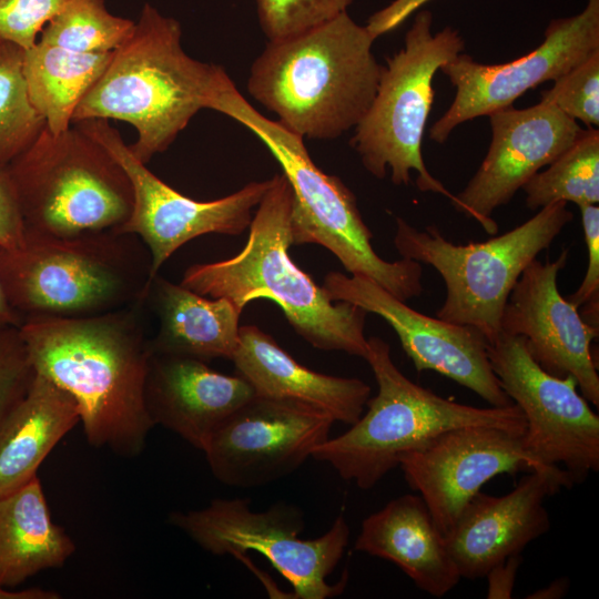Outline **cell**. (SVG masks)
<instances>
[{
    "mask_svg": "<svg viewBox=\"0 0 599 599\" xmlns=\"http://www.w3.org/2000/svg\"><path fill=\"white\" fill-rule=\"evenodd\" d=\"M488 116L493 132L488 152L451 204L486 233L496 235L498 224L493 212L509 203L541 167L562 154L582 129L555 105L541 101L527 109L504 108Z\"/></svg>",
    "mask_w": 599,
    "mask_h": 599,
    "instance_id": "ac0fdd59",
    "label": "cell"
},
{
    "mask_svg": "<svg viewBox=\"0 0 599 599\" xmlns=\"http://www.w3.org/2000/svg\"><path fill=\"white\" fill-rule=\"evenodd\" d=\"M209 109L223 113L252 131L270 150L293 190V245L318 244L338 258L352 275L365 276L406 302L423 292L419 262L383 260L372 244L355 194L335 175L312 160L304 139L278 121L256 111L230 79L212 98Z\"/></svg>",
    "mask_w": 599,
    "mask_h": 599,
    "instance_id": "8992f818",
    "label": "cell"
},
{
    "mask_svg": "<svg viewBox=\"0 0 599 599\" xmlns=\"http://www.w3.org/2000/svg\"><path fill=\"white\" fill-rule=\"evenodd\" d=\"M569 257L534 260L521 273L505 305L500 333L521 336L532 359L558 377L572 376L581 395L599 406V375L590 345L599 327L586 323L558 288V275Z\"/></svg>",
    "mask_w": 599,
    "mask_h": 599,
    "instance_id": "d6986e66",
    "label": "cell"
},
{
    "mask_svg": "<svg viewBox=\"0 0 599 599\" xmlns=\"http://www.w3.org/2000/svg\"><path fill=\"white\" fill-rule=\"evenodd\" d=\"M148 297L159 318L158 334L150 342L152 353L203 362L233 358L240 342L242 312L234 302L209 298L158 274L149 284Z\"/></svg>",
    "mask_w": 599,
    "mask_h": 599,
    "instance_id": "cb8c5ba5",
    "label": "cell"
},
{
    "mask_svg": "<svg viewBox=\"0 0 599 599\" xmlns=\"http://www.w3.org/2000/svg\"><path fill=\"white\" fill-rule=\"evenodd\" d=\"M598 51L599 0H588L578 14L550 21L542 43L510 62L483 64L457 54L440 68L456 95L433 124L430 140L444 143L459 124L511 106L527 90L555 81Z\"/></svg>",
    "mask_w": 599,
    "mask_h": 599,
    "instance_id": "5bb4252c",
    "label": "cell"
},
{
    "mask_svg": "<svg viewBox=\"0 0 599 599\" xmlns=\"http://www.w3.org/2000/svg\"><path fill=\"white\" fill-rule=\"evenodd\" d=\"M23 54L21 47L0 40V170H6L47 128L28 94Z\"/></svg>",
    "mask_w": 599,
    "mask_h": 599,
    "instance_id": "f546056e",
    "label": "cell"
},
{
    "mask_svg": "<svg viewBox=\"0 0 599 599\" xmlns=\"http://www.w3.org/2000/svg\"><path fill=\"white\" fill-rule=\"evenodd\" d=\"M74 551L73 540L51 518L38 476L0 496V586L17 587L60 568Z\"/></svg>",
    "mask_w": 599,
    "mask_h": 599,
    "instance_id": "484cf974",
    "label": "cell"
},
{
    "mask_svg": "<svg viewBox=\"0 0 599 599\" xmlns=\"http://www.w3.org/2000/svg\"><path fill=\"white\" fill-rule=\"evenodd\" d=\"M255 395L240 375H224L205 362L152 353L145 404L160 425L203 450L219 426Z\"/></svg>",
    "mask_w": 599,
    "mask_h": 599,
    "instance_id": "44dd1931",
    "label": "cell"
},
{
    "mask_svg": "<svg viewBox=\"0 0 599 599\" xmlns=\"http://www.w3.org/2000/svg\"><path fill=\"white\" fill-rule=\"evenodd\" d=\"M250 504L245 498H215L202 509L174 511L169 521L212 555L261 554L291 583L295 598L326 599L344 591L347 571L336 585L326 582L348 545L349 527L342 514L318 538L302 539L304 519L297 507L278 502L253 511Z\"/></svg>",
    "mask_w": 599,
    "mask_h": 599,
    "instance_id": "8fae6325",
    "label": "cell"
},
{
    "mask_svg": "<svg viewBox=\"0 0 599 599\" xmlns=\"http://www.w3.org/2000/svg\"><path fill=\"white\" fill-rule=\"evenodd\" d=\"M494 374L526 419L524 449L541 465L562 466L573 485L599 470V417L572 376L558 377L530 356L521 336L487 345Z\"/></svg>",
    "mask_w": 599,
    "mask_h": 599,
    "instance_id": "7c38bea8",
    "label": "cell"
},
{
    "mask_svg": "<svg viewBox=\"0 0 599 599\" xmlns=\"http://www.w3.org/2000/svg\"><path fill=\"white\" fill-rule=\"evenodd\" d=\"M526 205L541 209L556 202L576 205L599 202V131L582 130L577 140L548 169L537 172L524 186Z\"/></svg>",
    "mask_w": 599,
    "mask_h": 599,
    "instance_id": "83f0119b",
    "label": "cell"
},
{
    "mask_svg": "<svg viewBox=\"0 0 599 599\" xmlns=\"http://www.w3.org/2000/svg\"><path fill=\"white\" fill-rule=\"evenodd\" d=\"M181 37L177 20L144 3L132 33L112 52L72 123L87 119L130 123L136 140L129 148L144 164L165 151L231 79L222 67L190 57Z\"/></svg>",
    "mask_w": 599,
    "mask_h": 599,
    "instance_id": "7a4b0ae2",
    "label": "cell"
},
{
    "mask_svg": "<svg viewBox=\"0 0 599 599\" xmlns=\"http://www.w3.org/2000/svg\"><path fill=\"white\" fill-rule=\"evenodd\" d=\"M322 287L333 302L354 304L385 319L417 372H436L490 406L514 404L493 372L487 339L478 329L425 315L365 276L329 272Z\"/></svg>",
    "mask_w": 599,
    "mask_h": 599,
    "instance_id": "2e32d148",
    "label": "cell"
},
{
    "mask_svg": "<svg viewBox=\"0 0 599 599\" xmlns=\"http://www.w3.org/2000/svg\"><path fill=\"white\" fill-rule=\"evenodd\" d=\"M19 329L35 373L75 400L88 443L140 455L154 427L145 404L152 349L134 313L29 318Z\"/></svg>",
    "mask_w": 599,
    "mask_h": 599,
    "instance_id": "6da1fadb",
    "label": "cell"
},
{
    "mask_svg": "<svg viewBox=\"0 0 599 599\" xmlns=\"http://www.w3.org/2000/svg\"><path fill=\"white\" fill-rule=\"evenodd\" d=\"M572 219L567 203L556 202L501 235L454 244L436 225L418 230L396 217L394 245L402 257L428 264L443 277L446 297L436 317L471 326L491 343L521 273Z\"/></svg>",
    "mask_w": 599,
    "mask_h": 599,
    "instance_id": "9c48e42d",
    "label": "cell"
},
{
    "mask_svg": "<svg viewBox=\"0 0 599 599\" xmlns=\"http://www.w3.org/2000/svg\"><path fill=\"white\" fill-rule=\"evenodd\" d=\"M430 0H394L372 14L366 28L374 39L398 28L410 14Z\"/></svg>",
    "mask_w": 599,
    "mask_h": 599,
    "instance_id": "8d00e7d4",
    "label": "cell"
},
{
    "mask_svg": "<svg viewBox=\"0 0 599 599\" xmlns=\"http://www.w3.org/2000/svg\"><path fill=\"white\" fill-rule=\"evenodd\" d=\"M376 39L347 12L300 34L268 41L252 64L250 94L294 134L334 140L368 111L383 65Z\"/></svg>",
    "mask_w": 599,
    "mask_h": 599,
    "instance_id": "3957f363",
    "label": "cell"
},
{
    "mask_svg": "<svg viewBox=\"0 0 599 599\" xmlns=\"http://www.w3.org/2000/svg\"><path fill=\"white\" fill-rule=\"evenodd\" d=\"M26 240V227L13 184L0 170V247L13 248Z\"/></svg>",
    "mask_w": 599,
    "mask_h": 599,
    "instance_id": "d590c367",
    "label": "cell"
},
{
    "mask_svg": "<svg viewBox=\"0 0 599 599\" xmlns=\"http://www.w3.org/2000/svg\"><path fill=\"white\" fill-rule=\"evenodd\" d=\"M521 436L498 427L464 426L398 456L406 483L423 498L443 536L494 477L548 466L524 449Z\"/></svg>",
    "mask_w": 599,
    "mask_h": 599,
    "instance_id": "e0dca14e",
    "label": "cell"
},
{
    "mask_svg": "<svg viewBox=\"0 0 599 599\" xmlns=\"http://www.w3.org/2000/svg\"><path fill=\"white\" fill-rule=\"evenodd\" d=\"M354 0H255L268 41L290 38L347 12Z\"/></svg>",
    "mask_w": 599,
    "mask_h": 599,
    "instance_id": "4dcf8cb0",
    "label": "cell"
},
{
    "mask_svg": "<svg viewBox=\"0 0 599 599\" xmlns=\"http://www.w3.org/2000/svg\"><path fill=\"white\" fill-rule=\"evenodd\" d=\"M134 24L112 14L104 0H69L45 24L38 41L79 53H109L130 37Z\"/></svg>",
    "mask_w": 599,
    "mask_h": 599,
    "instance_id": "f1b7e54d",
    "label": "cell"
},
{
    "mask_svg": "<svg viewBox=\"0 0 599 599\" xmlns=\"http://www.w3.org/2000/svg\"><path fill=\"white\" fill-rule=\"evenodd\" d=\"M59 593L41 588H31L11 591L9 588L0 586V599H58Z\"/></svg>",
    "mask_w": 599,
    "mask_h": 599,
    "instance_id": "ab89813d",
    "label": "cell"
},
{
    "mask_svg": "<svg viewBox=\"0 0 599 599\" xmlns=\"http://www.w3.org/2000/svg\"><path fill=\"white\" fill-rule=\"evenodd\" d=\"M573 483L559 466L528 471L506 495L478 491L444 536L461 578L476 580L550 528L545 501Z\"/></svg>",
    "mask_w": 599,
    "mask_h": 599,
    "instance_id": "ffe728a7",
    "label": "cell"
},
{
    "mask_svg": "<svg viewBox=\"0 0 599 599\" xmlns=\"http://www.w3.org/2000/svg\"><path fill=\"white\" fill-rule=\"evenodd\" d=\"M333 423L311 405L254 395L219 426L202 451L219 481L260 487L302 466L329 438Z\"/></svg>",
    "mask_w": 599,
    "mask_h": 599,
    "instance_id": "9a60e30c",
    "label": "cell"
},
{
    "mask_svg": "<svg viewBox=\"0 0 599 599\" xmlns=\"http://www.w3.org/2000/svg\"><path fill=\"white\" fill-rule=\"evenodd\" d=\"M23 319L20 314L10 305L1 285H0V327L20 326Z\"/></svg>",
    "mask_w": 599,
    "mask_h": 599,
    "instance_id": "60d3db41",
    "label": "cell"
},
{
    "mask_svg": "<svg viewBox=\"0 0 599 599\" xmlns=\"http://www.w3.org/2000/svg\"><path fill=\"white\" fill-rule=\"evenodd\" d=\"M35 370L18 326L0 327V424L24 397Z\"/></svg>",
    "mask_w": 599,
    "mask_h": 599,
    "instance_id": "d6a6232c",
    "label": "cell"
},
{
    "mask_svg": "<svg viewBox=\"0 0 599 599\" xmlns=\"http://www.w3.org/2000/svg\"><path fill=\"white\" fill-rule=\"evenodd\" d=\"M69 0H0V40L27 50Z\"/></svg>",
    "mask_w": 599,
    "mask_h": 599,
    "instance_id": "836d02e7",
    "label": "cell"
},
{
    "mask_svg": "<svg viewBox=\"0 0 599 599\" xmlns=\"http://www.w3.org/2000/svg\"><path fill=\"white\" fill-rule=\"evenodd\" d=\"M231 361L255 395L301 402L349 426L362 416L370 397L364 380L305 367L254 325L240 326L238 346Z\"/></svg>",
    "mask_w": 599,
    "mask_h": 599,
    "instance_id": "7402d4cb",
    "label": "cell"
},
{
    "mask_svg": "<svg viewBox=\"0 0 599 599\" xmlns=\"http://www.w3.org/2000/svg\"><path fill=\"white\" fill-rule=\"evenodd\" d=\"M365 361L378 392L367 410L342 435L318 445L312 457L331 465L345 480L363 490L375 487L398 467V456L437 435L464 426H491L522 435L526 419L512 404L476 407L441 397L406 377L394 364L383 338H367Z\"/></svg>",
    "mask_w": 599,
    "mask_h": 599,
    "instance_id": "52a82bcc",
    "label": "cell"
},
{
    "mask_svg": "<svg viewBox=\"0 0 599 599\" xmlns=\"http://www.w3.org/2000/svg\"><path fill=\"white\" fill-rule=\"evenodd\" d=\"M103 145L130 179L133 206L116 232L132 234L148 246L151 280L164 262L186 242L209 233L238 235L248 229L252 211L273 179L251 182L241 190L213 201H196L169 186L141 162L105 119L73 123Z\"/></svg>",
    "mask_w": 599,
    "mask_h": 599,
    "instance_id": "4fadbf2b",
    "label": "cell"
},
{
    "mask_svg": "<svg viewBox=\"0 0 599 599\" xmlns=\"http://www.w3.org/2000/svg\"><path fill=\"white\" fill-rule=\"evenodd\" d=\"M256 206L248 238L235 256L186 268L181 285L212 298L225 297L241 309L251 301L275 302L295 332L313 347L366 358L367 312L347 302L336 304L322 286L293 262L291 216L293 190L275 174Z\"/></svg>",
    "mask_w": 599,
    "mask_h": 599,
    "instance_id": "277c9868",
    "label": "cell"
},
{
    "mask_svg": "<svg viewBox=\"0 0 599 599\" xmlns=\"http://www.w3.org/2000/svg\"><path fill=\"white\" fill-rule=\"evenodd\" d=\"M540 101L589 128L599 124V51L554 81Z\"/></svg>",
    "mask_w": 599,
    "mask_h": 599,
    "instance_id": "1f68e13d",
    "label": "cell"
},
{
    "mask_svg": "<svg viewBox=\"0 0 599 599\" xmlns=\"http://www.w3.org/2000/svg\"><path fill=\"white\" fill-rule=\"evenodd\" d=\"M109 53H79L39 41L23 54V75L32 105L52 134L72 125L75 109L110 62Z\"/></svg>",
    "mask_w": 599,
    "mask_h": 599,
    "instance_id": "4316f807",
    "label": "cell"
},
{
    "mask_svg": "<svg viewBox=\"0 0 599 599\" xmlns=\"http://www.w3.org/2000/svg\"><path fill=\"white\" fill-rule=\"evenodd\" d=\"M588 254L585 277L575 293L567 298L580 313L582 319L599 327V207L598 204L578 206Z\"/></svg>",
    "mask_w": 599,
    "mask_h": 599,
    "instance_id": "e575fe53",
    "label": "cell"
},
{
    "mask_svg": "<svg viewBox=\"0 0 599 599\" xmlns=\"http://www.w3.org/2000/svg\"><path fill=\"white\" fill-rule=\"evenodd\" d=\"M432 23L429 10L417 12L404 48L386 59L375 98L349 144L375 177L384 179L389 169L395 185H409L415 171L422 192L441 194L451 202L455 194L426 167L422 141L434 102V77L461 53L465 42L450 27L434 34Z\"/></svg>",
    "mask_w": 599,
    "mask_h": 599,
    "instance_id": "30bf717a",
    "label": "cell"
},
{
    "mask_svg": "<svg viewBox=\"0 0 599 599\" xmlns=\"http://www.w3.org/2000/svg\"><path fill=\"white\" fill-rule=\"evenodd\" d=\"M355 550L398 566L420 590L444 597L461 579L445 538L419 495H403L367 516Z\"/></svg>",
    "mask_w": 599,
    "mask_h": 599,
    "instance_id": "603a6c76",
    "label": "cell"
},
{
    "mask_svg": "<svg viewBox=\"0 0 599 599\" xmlns=\"http://www.w3.org/2000/svg\"><path fill=\"white\" fill-rule=\"evenodd\" d=\"M6 171L26 233L74 236L116 231L132 211L125 171L75 124L59 134L45 128Z\"/></svg>",
    "mask_w": 599,
    "mask_h": 599,
    "instance_id": "ba28073f",
    "label": "cell"
},
{
    "mask_svg": "<svg viewBox=\"0 0 599 599\" xmlns=\"http://www.w3.org/2000/svg\"><path fill=\"white\" fill-rule=\"evenodd\" d=\"M522 558L512 555L496 564L485 576L488 581V599H509L512 597L516 577Z\"/></svg>",
    "mask_w": 599,
    "mask_h": 599,
    "instance_id": "74e56055",
    "label": "cell"
},
{
    "mask_svg": "<svg viewBox=\"0 0 599 599\" xmlns=\"http://www.w3.org/2000/svg\"><path fill=\"white\" fill-rule=\"evenodd\" d=\"M570 587L568 577H559L546 587H542L528 595L527 599H560L566 596Z\"/></svg>",
    "mask_w": 599,
    "mask_h": 599,
    "instance_id": "f35d334b",
    "label": "cell"
},
{
    "mask_svg": "<svg viewBox=\"0 0 599 599\" xmlns=\"http://www.w3.org/2000/svg\"><path fill=\"white\" fill-rule=\"evenodd\" d=\"M135 235L114 230L74 236L26 233L0 247V285L22 319L85 317L143 302L151 282Z\"/></svg>",
    "mask_w": 599,
    "mask_h": 599,
    "instance_id": "5b68a950",
    "label": "cell"
},
{
    "mask_svg": "<svg viewBox=\"0 0 599 599\" xmlns=\"http://www.w3.org/2000/svg\"><path fill=\"white\" fill-rule=\"evenodd\" d=\"M79 423L72 396L35 373L24 397L0 424V496L38 476L44 458Z\"/></svg>",
    "mask_w": 599,
    "mask_h": 599,
    "instance_id": "d4e9b609",
    "label": "cell"
}]
</instances>
